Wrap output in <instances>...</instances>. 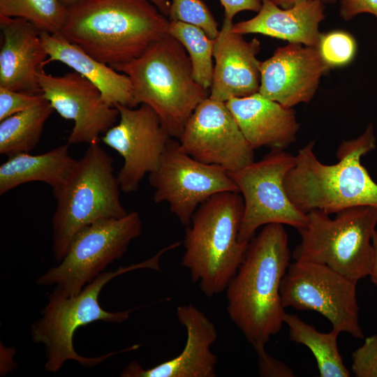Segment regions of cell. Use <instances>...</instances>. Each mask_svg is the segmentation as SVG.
Listing matches in <instances>:
<instances>
[{
  "label": "cell",
  "instance_id": "obj_1",
  "mask_svg": "<svg viewBox=\"0 0 377 377\" xmlns=\"http://www.w3.org/2000/svg\"><path fill=\"white\" fill-rule=\"evenodd\" d=\"M290 259L283 225L267 224L250 240L226 289L230 318L253 346L265 345L284 323L280 286Z\"/></svg>",
  "mask_w": 377,
  "mask_h": 377
},
{
  "label": "cell",
  "instance_id": "obj_2",
  "mask_svg": "<svg viewBox=\"0 0 377 377\" xmlns=\"http://www.w3.org/2000/svg\"><path fill=\"white\" fill-rule=\"evenodd\" d=\"M170 22L150 0H84L68 8L59 35L112 67L142 55Z\"/></svg>",
  "mask_w": 377,
  "mask_h": 377
},
{
  "label": "cell",
  "instance_id": "obj_3",
  "mask_svg": "<svg viewBox=\"0 0 377 377\" xmlns=\"http://www.w3.org/2000/svg\"><path fill=\"white\" fill-rule=\"evenodd\" d=\"M370 124L359 137L343 141L337 149L338 162L321 163L311 141L299 149L284 187L290 201L302 212L319 210L337 214L356 206L377 208V184L361 163V158L376 147Z\"/></svg>",
  "mask_w": 377,
  "mask_h": 377
},
{
  "label": "cell",
  "instance_id": "obj_4",
  "mask_svg": "<svg viewBox=\"0 0 377 377\" xmlns=\"http://www.w3.org/2000/svg\"><path fill=\"white\" fill-rule=\"evenodd\" d=\"M243 214L239 192H221L203 202L186 226L182 265L207 297L226 290L244 258L249 242L239 239Z\"/></svg>",
  "mask_w": 377,
  "mask_h": 377
},
{
  "label": "cell",
  "instance_id": "obj_5",
  "mask_svg": "<svg viewBox=\"0 0 377 377\" xmlns=\"http://www.w3.org/2000/svg\"><path fill=\"white\" fill-rule=\"evenodd\" d=\"M112 68L130 78L135 105L151 107L172 138L179 139L195 109L210 94L193 78L185 48L169 34L139 57Z\"/></svg>",
  "mask_w": 377,
  "mask_h": 377
},
{
  "label": "cell",
  "instance_id": "obj_6",
  "mask_svg": "<svg viewBox=\"0 0 377 377\" xmlns=\"http://www.w3.org/2000/svg\"><path fill=\"white\" fill-rule=\"evenodd\" d=\"M168 250L166 246L141 263L119 267L115 271L103 272L77 295L66 296L54 288L49 295L47 304L41 311V317L31 327L33 341L45 346V370L55 373L68 360H75L83 367H92L116 354L117 352H110L96 357L82 356L74 348V334L79 327L93 322L121 323L128 319L132 309L110 312L101 307L98 297L102 288L113 278L133 269L160 270L159 259Z\"/></svg>",
  "mask_w": 377,
  "mask_h": 377
},
{
  "label": "cell",
  "instance_id": "obj_7",
  "mask_svg": "<svg viewBox=\"0 0 377 377\" xmlns=\"http://www.w3.org/2000/svg\"><path fill=\"white\" fill-rule=\"evenodd\" d=\"M112 158L98 142L89 145L62 187L55 193L52 252L57 263L65 256L74 235L83 227L128 212L120 199Z\"/></svg>",
  "mask_w": 377,
  "mask_h": 377
},
{
  "label": "cell",
  "instance_id": "obj_8",
  "mask_svg": "<svg viewBox=\"0 0 377 377\" xmlns=\"http://www.w3.org/2000/svg\"><path fill=\"white\" fill-rule=\"evenodd\" d=\"M306 214L307 225L298 230L301 240L293 253L295 260L325 265L357 282L369 274L377 208L353 207L334 219L319 210Z\"/></svg>",
  "mask_w": 377,
  "mask_h": 377
},
{
  "label": "cell",
  "instance_id": "obj_9",
  "mask_svg": "<svg viewBox=\"0 0 377 377\" xmlns=\"http://www.w3.org/2000/svg\"><path fill=\"white\" fill-rule=\"evenodd\" d=\"M141 231L142 221L137 212L87 225L74 235L59 265L48 269L36 283L54 286L66 296L77 295L108 265L121 258Z\"/></svg>",
  "mask_w": 377,
  "mask_h": 377
},
{
  "label": "cell",
  "instance_id": "obj_10",
  "mask_svg": "<svg viewBox=\"0 0 377 377\" xmlns=\"http://www.w3.org/2000/svg\"><path fill=\"white\" fill-rule=\"evenodd\" d=\"M295 163V156L273 149L261 160L228 172L244 200L240 241L250 242L258 228L269 223L286 224L298 230L307 225V214L293 205L284 187Z\"/></svg>",
  "mask_w": 377,
  "mask_h": 377
},
{
  "label": "cell",
  "instance_id": "obj_11",
  "mask_svg": "<svg viewBox=\"0 0 377 377\" xmlns=\"http://www.w3.org/2000/svg\"><path fill=\"white\" fill-rule=\"evenodd\" d=\"M357 283L325 265L295 260L281 283L282 304L317 311L330 320L333 330L362 339Z\"/></svg>",
  "mask_w": 377,
  "mask_h": 377
},
{
  "label": "cell",
  "instance_id": "obj_12",
  "mask_svg": "<svg viewBox=\"0 0 377 377\" xmlns=\"http://www.w3.org/2000/svg\"><path fill=\"white\" fill-rule=\"evenodd\" d=\"M149 180L154 188V202H166L171 213L185 226L190 224L198 207L212 195L239 192L228 171L193 158L172 139L157 168L149 173Z\"/></svg>",
  "mask_w": 377,
  "mask_h": 377
},
{
  "label": "cell",
  "instance_id": "obj_13",
  "mask_svg": "<svg viewBox=\"0 0 377 377\" xmlns=\"http://www.w3.org/2000/svg\"><path fill=\"white\" fill-rule=\"evenodd\" d=\"M114 107L119 111V121L101 140L124 159L117 175L120 190L135 192L145 175L157 168L172 137L149 105L140 104L134 108L117 104Z\"/></svg>",
  "mask_w": 377,
  "mask_h": 377
},
{
  "label": "cell",
  "instance_id": "obj_14",
  "mask_svg": "<svg viewBox=\"0 0 377 377\" xmlns=\"http://www.w3.org/2000/svg\"><path fill=\"white\" fill-rule=\"evenodd\" d=\"M179 142L193 158L219 166L228 172L237 171L254 161V149L226 102L209 96L195 109Z\"/></svg>",
  "mask_w": 377,
  "mask_h": 377
},
{
  "label": "cell",
  "instance_id": "obj_15",
  "mask_svg": "<svg viewBox=\"0 0 377 377\" xmlns=\"http://www.w3.org/2000/svg\"><path fill=\"white\" fill-rule=\"evenodd\" d=\"M37 80L45 99L59 115L73 121L67 143H97L102 135L116 124L119 111L103 100L101 91L78 73L62 75L46 73L43 68Z\"/></svg>",
  "mask_w": 377,
  "mask_h": 377
},
{
  "label": "cell",
  "instance_id": "obj_16",
  "mask_svg": "<svg viewBox=\"0 0 377 377\" xmlns=\"http://www.w3.org/2000/svg\"><path fill=\"white\" fill-rule=\"evenodd\" d=\"M316 47L288 43L261 62L259 93L288 107L311 101L328 71Z\"/></svg>",
  "mask_w": 377,
  "mask_h": 377
},
{
  "label": "cell",
  "instance_id": "obj_17",
  "mask_svg": "<svg viewBox=\"0 0 377 377\" xmlns=\"http://www.w3.org/2000/svg\"><path fill=\"white\" fill-rule=\"evenodd\" d=\"M233 22L223 20L214 39V74L209 97L226 102L259 91L261 62L257 58L260 50L256 38L246 40L232 31Z\"/></svg>",
  "mask_w": 377,
  "mask_h": 377
},
{
  "label": "cell",
  "instance_id": "obj_18",
  "mask_svg": "<svg viewBox=\"0 0 377 377\" xmlns=\"http://www.w3.org/2000/svg\"><path fill=\"white\" fill-rule=\"evenodd\" d=\"M177 317L185 327L187 339L177 357L151 368L143 369L137 362H130L122 377H215L217 357L210 347L218 337L217 330L206 315L191 304L177 308Z\"/></svg>",
  "mask_w": 377,
  "mask_h": 377
},
{
  "label": "cell",
  "instance_id": "obj_19",
  "mask_svg": "<svg viewBox=\"0 0 377 377\" xmlns=\"http://www.w3.org/2000/svg\"><path fill=\"white\" fill-rule=\"evenodd\" d=\"M3 43L0 50V87L31 94L42 93L38 71L48 58L40 31L31 22L0 17Z\"/></svg>",
  "mask_w": 377,
  "mask_h": 377
},
{
  "label": "cell",
  "instance_id": "obj_20",
  "mask_svg": "<svg viewBox=\"0 0 377 377\" xmlns=\"http://www.w3.org/2000/svg\"><path fill=\"white\" fill-rule=\"evenodd\" d=\"M226 103L253 149L268 147L283 150L295 140L300 124L292 108L259 92Z\"/></svg>",
  "mask_w": 377,
  "mask_h": 377
},
{
  "label": "cell",
  "instance_id": "obj_21",
  "mask_svg": "<svg viewBox=\"0 0 377 377\" xmlns=\"http://www.w3.org/2000/svg\"><path fill=\"white\" fill-rule=\"evenodd\" d=\"M262 6L253 17L233 23L232 31L241 35L260 34L267 36L316 47L325 18L323 2L303 0L283 8L271 0H260Z\"/></svg>",
  "mask_w": 377,
  "mask_h": 377
},
{
  "label": "cell",
  "instance_id": "obj_22",
  "mask_svg": "<svg viewBox=\"0 0 377 377\" xmlns=\"http://www.w3.org/2000/svg\"><path fill=\"white\" fill-rule=\"evenodd\" d=\"M40 38L48 56L45 64L59 61L69 66L98 88L111 106L136 107L132 83L126 74L98 61L60 35L40 32Z\"/></svg>",
  "mask_w": 377,
  "mask_h": 377
},
{
  "label": "cell",
  "instance_id": "obj_23",
  "mask_svg": "<svg viewBox=\"0 0 377 377\" xmlns=\"http://www.w3.org/2000/svg\"><path fill=\"white\" fill-rule=\"evenodd\" d=\"M68 143L40 154L27 152L9 156L0 165V195L31 182L48 184L53 194L65 184L77 160L69 154Z\"/></svg>",
  "mask_w": 377,
  "mask_h": 377
},
{
  "label": "cell",
  "instance_id": "obj_24",
  "mask_svg": "<svg viewBox=\"0 0 377 377\" xmlns=\"http://www.w3.org/2000/svg\"><path fill=\"white\" fill-rule=\"evenodd\" d=\"M283 323L288 327L289 337L297 343L304 345L316 358L320 377H349L337 346L339 332L332 330L329 333L317 331L297 315L285 313Z\"/></svg>",
  "mask_w": 377,
  "mask_h": 377
},
{
  "label": "cell",
  "instance_id": "obj_25",
  "mask_svg": "<svg viewBox=\"0 0 377 377\" xmlns=\"http://www.w3.org/2000/svg\"><path fill=\"white\" fill-rule=\"evenodd\" d=\"M54 111L45 100L0 121V154L8 156L31 151L38 145L44 125Z\"/></svg>",
  "mask_w": 377,
  "mask_h": 377
},
{
  "label": "cell",
  "instance_id": "obj_26",
  "mask_svg": "<svg viewBox=\"0 0 377 377\" xmlns=\"http://www.w3.org/2000/svg\"><path fill=\"white\" fill-rule=\"evenodd\" d=\"M168 34L185 48L195 80L205 89H210L214 74V39L200 27L179 21H170Z\"/></svg>",
  "mask_w": 377,
  "mask_h": 377
},
{
  "label": "cell",
  "instance_id": "obj_27",
  "mask_svg": "<svg viewBox=\"0 0 377 377\" xmlns=\"http://www.w3.org/2000/svg\"><path fill=\"white\" fill-rule=\"evenodd\" d=\"M67 10L59 0H0V17L21 18L51 34H60Z\"/></svg>",
  "mask_w": 377,
  "mask_h": 377
},
{
  "label": "cell",
  "instance_id": "obj_28",
  "mask_svg": "<svg viewBox=\"0 0 377 377\" xmlns=\"http://www.w3.org/2000/svg\"><path fill=\"white\" fill-rule=\"evenodd\" d=\"M316 47L323 62L330 70L351 63L356 55L357 45L350 33L332 30L320 33Z\"/></svg>",
  "mask_w": 377,
  "mask_h": 377
},
{
  "label": "cell",
  "instance_id": "obj_29",
  "mask_svg": "<svg viewBox=\"0 0 377 377\" xmlns=\"http://www.w3.org/2000/svg\"><path fill=\"white\" fill-rule=\"evenodd\" d=\"M168 17L170 21L198 27L212 39H215L219 32L217 22L201 0H172Z\"/></svg>",
  "mask_w": 377,
  "mask_h": 377
},
{
  "label": "cell",
  "instance_id": "obj_30",
  "mask_svg": "<svg viewBox=\"0 0 377 377\" xmlns=\"http://www.w3.org/2000/svg\"><path fill=\"white\" fill-rule=\"evenodd\" d=\"M45 100L43 93L31 94L0 87V121Z\"/></svg>",
  "mask_w": 377,
  "mask_h": 377
},
{
  "label": "cell",
  "instance_id": "obj_31",
  "mask_svg": "<svg viewBox=\"0 0 377 377\" xmlns=\"http://www.w3.org/2000/svg\"><path fill=\"white\" fill-rule=\"evenodd\" d=\"M352 371L357 377H377V334L367 337L352 354Z\"/></svg>",
  "mask_w": 377,
  "mask_h": 377
},
{
  "label": "cell",
  "instance_id": "obj_32",
  "mask_svg": "<svg viewBox=\"0 0 377 377\" xmlns=\"http://www.w3.org/2000/svg\"><path fill=\"white\" fill-rule=\"evenodd\" d=\"M256 350L259 374L265 377H293L294 372L283 362L268 354L264 344L253 346Z\"/></svg>",
  "mask_w": 377,
  "mask_h": 377
},
{
  "label": "cell",
  "instance_id": "obj_33",
  "mask_svg": "<svg viewBox=\"0 0 377 377\" xmlns=\"http://www.w3.org/2000/svg\"><path fill=\"white\" fill-rule=\"evenodd\" d=\"M367 13L377 19V0H341L340 15L345 20H350L358 14Z\"/></svg>",
  "mask_w": 377,
  "mask_h": 377
},
{
  "label": "cell",
  "instance_id": "obj_34",
  "mask_svg": "<svg viewBox=\"0 0 377 377\" xmlns=\"http://www.w3.org/2000/svg\"><path fill=\"white\" fill-rule=\"evenodd\" d=\"M224 8L225 20L232 22L233 17L239 12L250 10L258 12L261 8L260 0H219Z\"/></svg>",
  "mask_w": 377,
  "mask_h": 377
},
{
  "label": "cell",
  "instance_id": "obj_35",
  "mask_svg": "<svg viewBox=\"0 0 377 377\" xmlns=\"http://www.w3.org/2000/svg\"><path fill=\"white\" fill-rule=\"evenodd\" d=\"M374 248V258L371 267L369 272L371 281L377 286V231L376 230L372 237Z\"/></svg>",
  "mask_w": 377,
  "mask_h": 377
},
{
  "label": "cell",
  "instance_id": "obj_36",
  "mask_svg": "<svg viewBox=\"0 0 377 377\" xmlns=\"http://www.w3.org/2000/svg\"><path fill=\"white\" fill-rule=\"evenodd\" d=\"M158 9L165 16L168 17L170 3L169 0H150Z\"/></svg>",
  "mask_w": 377,
  "mask_h": 377
},
{
  "label": "cell",
  "instance_id": "obj_37",
  "mask_svg": "<svg viewBox=\"0 0 377 377\" xmlns=\"http://www.w3.org/2000/svg\"><path fill=\"white\" fill-rule=\"evenodd\" d=\"M277 6L283 8H288L293 6L295 3L303 0H271Z\"/></svg>",
  "mask_w": 377,
  "mask_h": 377
},
{
  "label": "cell",
  "instance_id": "obj_38",
  "mask_svg": "<svg viewBox=\"0 0 377 377\" xmlns=\"http://www.w3.org/2000/svg\"><path fill=\"white\" fill-rule=\"evenodd\" d=\"M59 1L66 8H68L84 0H59Z\"/></svg>",
  "mask_w": 377,
  "mask_h": 377
},
{
  "label": "cell",
  "instance_id": "obj_39",
  "mask_svg": "<svg viewBox=\"0 0 377 377\" xmlns=\"http://www.w3.org/2000/svg\"><path fill=\"white\" fill-rule=\"evenodd\" d=\"M320 1L325 3V2H330V1H334V0H320Z\"/></svg>",
  "mask_w": 377,
  "mask_h": 377
}]
</instances>
